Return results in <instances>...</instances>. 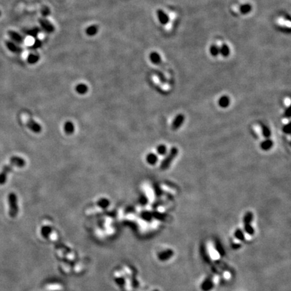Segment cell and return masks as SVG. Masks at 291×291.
Here are the masks:
<instances>
[{"instance_id":"cell-33","label":"cell","mask_w":291,"mask_h":291,"mask_svg":"<svg viewBox=\"0 0 291 291\" xmlns=\"http://www.w3.org/2000/svg\"><path fill=\"white\" fill-rule=\"evenodd\" d=\"M40 13H41L43 18H46L51 14V9L49 7L44 6L40 10Z\"/></svg>"},{"instance_id":"cell-9","label":"cell","mask_w":291,"mask_h":291,"mask_svg":"<svg viewBox=\"0 0 291 291\" xmlns=\"http://www.w3.org/2000/svg\"><path fill=\"white\" fill-rule=\"evenodd\" d=\"M24 32H25L27 36L36 39L37 38V36H38L39 33L40 32V28H39V27L35 26L31 28L25 29V30H24Z\"/></svg>"},{"instance_id":"cell-5","label":"cell","mask_w":291,"mask_h":291,"mask_svg":"<svg viewBox=\"0 0 291 291\" xmlns=\"http://www.w3.org/2000/svg\"><path fill=\"white\" fill-rule=\"evenodd\" d=\"M26 126L33 133L39 134L42 131L41 126L39 123H37L36 121L32 119V118H29L28 121H26Z\"/></svg>"},{"instance_id":"cell-3","label":"cell","mask_w":291,"mask_h":291,"mask_svg":"<svg viewBox=\"0 0 291 291\" xmlns=\"http://www.w3.org/2000/svg\"><path fill=\"white\" fill-rule=\"evenodd\" d=\"M39 23L40 28L47 34H51L55 31V26L49 20L46 19L45 18H40L39 19Z\"/></svg>"},{"instance_id":"cell-22","label":"cell","mask_w":291,"mask_h":291,"mask_svg":"<svg viewBox=\"0 0 291 291\" xmlns=\"http://www.w3.org/2000/svg\"><path fill=\"white\" fill-rule=\"evenodd\" d=\"M261 129H262V136L266 138V139L267 138H270L271 137V130H270V128L266 126L265 124H261Z\"/></svg>"},{"instance_id":"cell-30","label":"cell","mask_w":291,"mask_h":291,"mask_svg":"<svg viewBox=\"0 0 291 291\" xmlns=\"http://www.w3.org/2000/svg\"><path fill=\"white\" fill-rule=\"evenodd\" d=\"M253 219V214L251 212H248L245 214L244 217H243V222L244 224L247 223H251Z\"/></svg>"},{"instance_id":"cell-17","label":"cell","mask_w":291,"mask_h":291,"mask_svg":"<svg viewBox=\"0 0 291 291\" xmlns=\"http://www.w3.org/2000/svg\"><path fill=\"white\" fill-rule=\"evenodd\" d=\"M75 90L77 94H81V95H83V94H85L87 93L88 90H89V87H88V86L85 84L80 83L78 84H77L75 88Z\"/></svg>"},{"instance_id":"cell-8","label":"cell","mask_w":291,"mask_h":291,"mask_svg":"<svg viewBox=\"0 0 291 291\" xmlns=\"http://www.w3.org/2000/svg\"><path fill=\"white\" fill-rule=\"evenodd\" d=\"M9 35L10 38H11L13 41L16 42V44L23 43L25 40V37L15 31H9Z\"/></svg>"},{"instance_id":"cell-25","label":"cell","mask_w":291,"mask_h":291,"mask_svg":"<svg viewBox=\"0 0 291 291\" xmlns=\"http://www.w3.org/2000/svg\"><path fill=\"white\" fill-rule=\"evenodd\" d=\"M244 231L245 233L249 235H253L255 233L254 228L251 225V223H247L244 224Z\"/></svg>"},{"instance_id":"cell-6","label":"cell","mask_w":291,"mask_h":291,"mask_svg":"<svg viewBox=\"0 0 291 291\" xmlns=\"http://www.w3.org/2000/svg\"><path fill=\"white\" fill-rule=\"evenodd\" d=\"M185 121V116L183 114H178L174 118L171 124V128L173 130H177L181 127Z\"/></svg>"},{"instance_id":"cell-16","label":"cell","mask_w":291,"mask_h":291,"mask_svg":"<svg viewBox=\"0 0 291 291\" xmlns=\"http://www.w3.org/2000/svg\"><path fill=\"white\" fill-rule=\"evenodd\" d=\"M63 131L66 134L71 135L75 131V127L74 123L70 121H67L63 125Z\"/></svg>"},{"instance_id":"cell-27","label":"cell","mask_w":291,"mask_h":291,"mask_svg":"<svg viewBox=\"0 0 291 291\" xmlns=\"http://www.w3.org/2000/svg\"><path fill=\"white\" fill-rule=\"evenodd\" d=\"M167 151H168L167 148L164 144H160L157 148V152L158 155H161V156L166 155L167 153Z\"/></svg>"},{"instance_id":"cell-19","label":"cell","mask_w":291,"mask_h":291,"mask_svg":"<svg viewBox=\"0 0 291 291\" xmlns=\"http://www.w3.org/2000/svg\"><path fill=\"white\" fill-rule=\"evenodd\" d=\"M158 161V156L156 154L153 153V152H150V153L147 154L146 161L149 164L154 165L157 163Z\"/></svg>"},{"instance_id":"cell-4","label":"cell","mask_w":291,"mask_h":291,"mask_svg":"<svg viewBox=\"0 0 291 291\" xmlns=\"http://www.w3.org/2000/svg\"><path fill=\"white\" fill-rule=\"evenodd\" d=\"M13 167H14V165L11 163V162H9V164L5 165L3 167L2 171L0 172V185H3L6 183L8 175L12 170Z\"/></svg>"},{"instance_id":"cell-12","label":"cell","mask_w":291,"mask_h":291,"mask_svg":"<svg viewBox=\"0 0 291 291\" xmlns=\"http://www.w3.org/2000/svg\"><path fill=\"white\" fill-rule=\"evenodd\" d=\"M218 104L220 107L225 109V108H227L231 104V99H230L229 96L223 95L221 97H220V99L218 100Z\"/></svg>"},{"instance_id":"cell-2","label":"cell","mask_w":291,"mask_h":291,"mask_svg":"<svg viewBox=\"0 0 291 291\" xmlns=\"http://www.w3.org/2000/svg\"><path fill=\"white\" fill-rule=\"evenodd\" d=\"M9 204V215L11 218H15L18 213V197L15 193H9L8 197Z\"/></svg>"},{"instance_id":"cell-34","label":"cell","mask_w":291,"mask_h":291,"mask_svg":"<svg viewBox=\"0 0 291 291\" xmlns=\"http://www.w3.org/2000/svg\"><path fill=\"white\" fill-rule=\"evenodd\" d=\"M152 215L150 212H147V211H144L142 213V217L144 220H146V221H150L152 219Z\"/></svg>"},{"instance_id":"cell-23","label":"cell","mask_w":291,"mask_h":291,"mask_svg":"<svg viewBox=\"0 0 291 291\" xmlns=\"http://www.w3.org/2000/svg\"><path fill=\"white\" fill-rule=\"evenodd\" d=\"M220 53H221L223 57H228L230 55L229 47L226 45V44H223L221 48H220Z\"/></svg>"},{"instance_id":"cell-13","label":"cell","mask_w":291,"mask_h":291,"mask_svg":"<svg viewBox=\"0 0 291 291\" xmlns=\"http://www.w3.org/2000/svg\"><path fill=\"white\" fill-rule=\"evenodd\" d=\"M6 45H7V47H8V48L9 49V50L11 51L13 53H20L22 52V49L20 46L18 45V44H16L12 41H7Z\"/></svg>"},{"instance_id":"cell-18","label":"cell","mask_w":291,"mask_h":291,"mask_svg":"<svg viewBox=\"0 0 291 291\" xmlns=\"http://www.w3.org/2000/svg\"><path fill=\"white\" fill-rule=\"evenodd\" d=\"M85 32L86 35L89 36H95L99 32V26L95 25H90L86 29Z\"/></svg>"},{"instance_id":"cell-28","label":"cell","mask_w":291,"mask_h":291,"mask_svg":"<svg viewBox=\"0 0 291 291\" xmlns=\"http://www.w3.org/2000/svg\"><path fill=\"white\" fill-rule=\"evenodd\" d=\"M153 189L154 191V194L157 197L159 198L163 195V190H162L161 186L158 183H154L153 185Z\"/></svg>"},{"instance_id":"cell-35","label":"cell","mask_w":291,"mask_h":291,"mask_svg":"<svg viewBox=\"0 0 291 291\" xmlns=\"http://www.w3.org/2000/svg\"><path fill=\"white\" fill-rule=\"evenodd\" d=\"M139 202L141 204H142V206H145L146 204H147L148 199V198L146 197V195H145L144 194L141 195L139 199Z\"/></svg>"},{"instance_id":"cell-15","label":"cell","mask_w":291,"mask_h":291,"mask_svg":"<svg viewBox=\"0 0 291 291\" xmlns=\"http://www.w3.org/2000/svg\"><path fill=\"white\" fill-rule=\"evenodd\" d=\"M214 284L213 280L211 278H207L202 282L201 288L204 291H210L214 288Z\"/></svg>"},{"instance_id":"cell-21","label":"cell","mask_w":291,"mask_h":291,"mask_svg":"<svg viewBox=\"0 0 291 291\" xmlns=\"http://www.w3.org/2000/svg\"><path fill=\"white\" fill-rule=\"evenodd\" d=\"M149 58H150V62L152 63L156 64V65H157V64H159L161 62V55H159L158 53L156 52V51H153V52L150 53V55H149Z\"/></svg>"},{"instance_id":"cell-10","label":"cell","mask_w":291,"mask_h":291,"mask_svg":"<svg viewBox=\"0 0 291 291\" xmlns=\"http://www.w3.org/2000/svg\"><path fill=\"white\" fill-rule=\"evenodd\" d=\"M157 16H158V18L159 22H160L161 24L162 25H167V24L169 21V18L168 15L163 10H162L161 9H159L157 10Z\"/></svg>"},{"instance_id":"cell-36","label":"cell","mask_w":291,"mask_h":291,"mask_svg":"<svg viewBox=\"0 0 291 291\" xmlns=\"http://www.w3.org/2000/svg\"><path fill=\"white\" fill-rule=\"evenodd\" d=\"M282 131H283V132L286 134H290V123H288L285 124L282 127Z\"/></svg>"},{"instance_id":"cell-14","label":"cell","mask_w":291,"mask_h":291,"mask_svg":"<svg viewBox=\"0 0 291 291\" xmlns=\"http://www.w3.org/2000/svg\"><path fill=\"white\" fill-rule=\"evenodd\" d=\"M274 146V142L270 138H267L260 144V148L263 151H268Z\"/></svg>"},{"instance_id":"cell-24","label":"cell","mask_w":291,"mask_h":291,"mask_svg":"<svg viewBox=\"0 0 291 291\" xmlns=\"http://www.w3.org/2000/svg\"><path fill=\"white\" fill-rule=\"evenodd\" d=\"M252 7L249 3H245L240 7V12L242 14H247L251 11Z\"/></svg>"},{"instance_id":"cell-7","label":"cell","mask_w":291,"mask_h":291,"mask_svg":"<svg viewBox=\"0 0 291 291\" xmlns=\"http://www.w3.org/2000/svg\"><path fill=\"white\" fill-rule=\"evenodd\" d=\"M9 162H11L14 167H17L19 168H22L26 165V161L24 158L18 157V156H13L12 157L10 158Z\"/></svg>"},{"instance_id":"cell-26","label":"cell","mask_w":291,"mask_h":291,"mask_svg":"<svg viewBox=\"0 0 291 291\" xmlns=\"http://www.w3.org/2000/svg\"><path fill=\"white\" fill-rule=\"evenodd\" d=\"M235 236L236 239V240H238L239 241H244L245 239V233L243 232L242 230L241 229H236L235 232Z\"/></svg>"},{"instance_id":"cell-29","label":"cell","mask_w":291,"mask_h":291,"mask_svg":"<svg viewBox=\"0 0 291 291\" xmlns=\"http://www.w3.org/2000/svg\"><path fill=\"white\" fill-rule=\"evenodd\" d=\"M110 202L107 198H101L97 202V205L102 208H106L109 206Z\"/></svg>"},{"instance_id":"cell-37","label":"cell","mask_w":291,"mask_h":291,"mask_svg":"<svg viewBox=\"0 0 291 291\" xmlns=\"http://www.w3.org/2000/svg\"><path fill=\"white\" fill-rule=\"evenodd\" d=\"M290 115H291L290 107H289L285 111V113H284V117L287 118V119H289V118L290 117Z\"/></svg>"},{"instance_id":"cell-31","label":"cell","mask_w":291,"mask_h":291,"mask_svg":"<svg viewBox=\"0 0 291 291\" xmlns=\"http://www.w3.org/2000/svg\"><path fill=\"white\" fill-rule=\"evenodd\" d=\"M42 45H43V43H42L41 40H40V39H39L38 38H36L32 45L30 46V49H31L32 50L39 49V48H40V47H42Z\"/></svg>"},{"instance_id":"cell-11","label":"cell","mask_w":291,"mask_h":291,"mask_svg":"<svg viewBox=\"0 0 291 291\" xmlns=\"http://www.w3.org/2000/svg\"><path fill=\"white\" fill-rule=\"evenodd\" d=\"M172 255H173V251L171 249H167L159 253L158 258L161 261L164 262L171 258Z\"/></svg>"},{"instance_id":"cell-1","label":"cell","mask_w":291,"mask_h":291,"mask_svg":"<svg viewBox=\"0 0 291 291\" xmlns=\"http://www.w3.org/2000/svg\"><path fill=\"white\" fill-rule=\"evenodd\" d=\"M179 153V150L177 147H172L170 150L168 151V154L166 155L163 160L162 161L161 163V169L162 171L167 170L170 167L172 162L175 160Z\"/></svg>"},{"instance_id":"cell-32","label":"cell","mask_w":291,"mask_h":291,"mask_svg":"<svg viewBox=\"0 0 291 291\" xmlns=\"http://www.w3.org/2000/svg\"><path fill=\"white\" fill-rule=\"evenodd\" d=\"M210 54L212 56L216 57L218 55V54L220 53V48L217 45H213L210 48Z\"/></svg>"},{"instance_id":"cell-20","label":"cell","mask_w":291,"mask_h":291,"mask_svg":"<svg viewBox=\"0 0 291 291\" xmlns=\"http://www.w3.org/2000/svg\"><path fill=\"white\" fill-rule=\"evenodd\" d=\"M27 62L30 64H35L39 62L40 59V56L38 53H30L27 57Z\"/></svg>"}]
</instances>
